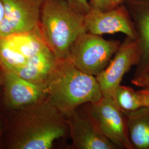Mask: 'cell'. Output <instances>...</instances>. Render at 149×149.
Instances as JSON below:
<instances>
[{"label": "cell", "instance_id": "obj_1", "mask_svg": "<svg viewBox=\"0 0 149 149\" xmlns=\"http://www.w3.org/2000/svg\"><path fill=\"white\" fill-rule=\"evenodd\" d=\"M12 112L8 149H52L56 140L69 135L66 117L47 99Z\"/></svg>", "mask_w": 149, "mask_h": 149}, {"label": "cell", "instance_id": "obj_2", "mask_svg": "<svg viewBox=\"0 0 149 149\" xmlns=\"http://www.w3.org/2000/svg\"><path fill=\"white\" fill-rule=\"evenodd\" d=\"M58 60L39 26L31 32L0 38V66L32 82L46 84Z\"/></svg>", "mask_w": 149, "mask_h": 149}, {"label": "cell", "instance_id": "obj_3", "mask_svg": "<svg viewBox=\"0 0 149 149\" xmlns=\"http://www.w3.org/2000/svg\"><path fill=\"white\" fill-rule=\"evenodd\" d=\"M46 85L47 100L65 117L103 96L96 77L83 72L68 59L58 60Z\"/></svg>", "mask_w": 149, "mask_h": 149}, {"label": "cell", "instance_id": "obj_4", "mask_svg": "<svg viewBox=\"0 0 149 149\" xmlns=\"http://www.w3.org/2000/svg\"><path fill=\"white\" fill-rule=\"evenodd\" d=\"M84 16L67 0H43L39 28L57 59H67L76 39L87 32Z\"/></svg>", "mask_w": 149, "mask_h": 149}, {"label": "cell", "instance_id": "obj_5", "mask_svg": "<svg viewBox=\"0 0 149 149\" xmlns=\"http://www.w3.org/2000/svg\"><path fill=\"white\" fill-rule=\"evenodd\" d=\"M120 44L85 32L72 44L67 59L83 72L96 77L106 68Z\"/></svg>", "mask_w": 149, "mask_h": 149}, {"label": "cell", "instance_id": "obj_6", "mask_svg": "<svg viewBox=\"0 0 149 149\" xmlns=\"http://www.w3.org/2000/svg\"><path fill=\"white\" fill-rule=\"evenodd\" d=\"M83 106L102 134L118 149H134L129 137L125 113L114 98L102 96L99 101Z\"/></svg>", "mask_w": 149, "mask_h": 149}, {"label": "cell", "instance_id": "obj_7", "mask_svg": "<svg viewBox=\"0 0 149 149\" xmlns=\"http://www.w3.org/2000/svg\"><path fill=\"white\" fill-rule=\"evenodd\" d=\"M141 55L138 39L127 37L106 68L96 76L103 96L114 98L124 74L133 66L138 65Z\"/></svg>", "mask_w": 149, "mask_h": 149}, {"label": "cell", "instance_id": "obj_8", "mask_svg": "<svg viewBox=\"0 0 149 149\" xmlns=\"http://www.w3.org/2000/svg\"><path fill=\"white\" fill-rule=\"evenodd\" d=\"M5 16L0 24V38L31 32L39 26L43 0H2Z\"/></svg>", "mask_w": 149, "mask_h": 149}, {"label": "cell", "instance_id": "obj_9", "mask_svg": "<svg viewBox=\"0 0 149 149\" xmlns=\"http://www.w3.org/2000/svg\"><path fill=\"white\" fill-rule=\"evenodd\" d=\"M66 119L72 149H118L102 134L84 106L76 108Z\"/></svg>", "mask_w": 149, "mask_h": 149}, {"label": "cell", "instance_id": "obj_10", "mask_svg": "<svg viewBox=\"0 0 149 149\" xmlns=\"http://www.w3.org/2000/svg\"><path fill=\"white\" fill-rule=\"evenodd\" d=\"M87 32L95 35L122 33L127 37L138 38L135 24L129 11L124 6L101 11L90 8L84 16Z\"/></svg>", "mask_w": 149, "mask_h": 149}, {"label": "cell", "instance_id": "obj_11", "mask_svg": "<svg viewBox=\"0 0 149 149\" xmlns=\"http://www.w3.org/2000/svg\"><path fill=\"white\" fill-rule=\"evenodd\" d=\"M2 88L4 104L11 111L31 106L47 98L46 84L32 82L4 70Z\"/></svg>", "mask_w": 149, "mask_h": 149}, {"label": "cell", "instance_id": "obj_12", "mask_svg": "<svg viewBox=\"0 0 149 149\" xmlns=\"http://www.w3.org/2000/svg\"><path fill=\"white\" fill-rule=\"evenodd\" d=\"M141 48V59L134 77L149 70V0H127Z\"/></svg>", "mask_w": 149, "mask_h": 149}, {"label": "cell", "instance_id": "obj_13", "mask_svg": "<svg viewBox=\"0 0 149 149\" xmlns=\"http://www.w3.org/2000/svg\"><path fill=\"white\" fill-rule=\"evenodd\" d=\"M125 113L129 137L134 149H149V108Z\"/></svg>", "mask_w": 149, "mask_h": 149}, {"label": "cell", "instance_id": "obj_14", "mask_svg": "<svg viewBox=\"0 0 149 149\" xmlns=\"http://www.w3.org/2000/svg\"><path fill=\"white\" fill-rule=\"evenodd\" d=\"M114 99L124 112L149 108V88L135 91L130 87L120 85L118 88Z\"/></svg>", "mask_w": 149, "mask_h": 149}, {"label": "cell", "instance_id": "obj_15", "mask_svg": "<svg viewBox=\"0 0 149 149\" xmlns=\"http://www.w3.org/2000/svg\"><path fill=\"white\" fill-rule=\"evenodd\" d=\"M124 1L126 0H90L88 2L91 8L106 11L122 5Z\"/></svg>", "mask_w": 149, "mask_h": 149}, {"label": "cell", "instance_id": "obj_16", "mask_svg": "<svg viewBox=\"0 0 149 149\" xmlns=\"http://www.w3.org/2000/svg\"><path fill=\"white\" fill-rule=\"evenodd\" d=\"M70 4L84 15L90 11L91 7L87 0H67Z\"/></svg>", "mask_w": 149, "mask_h": 149}, {"label": "cell", "instance_id": "obj_17", "mask_svg": "<svg viewBox=\"0 0 149 149\" xmlns=\"http://www.w3.org/2000/svg\"><path fill=\"white\" fill-rule=\"evenodd\" d=\"M132 83L138 87L149 88V70L139 76L134 77Z\"/></svg>", "mask_w": 149, "mask_h": 149}, {"label": "cell", "instance_id": "obj_18", "mask_svg": "<svg viewBox=\"0 0 149 149\" xmlns=\"http://www.w3.org/2000/svg\"><path fill=\"white\" fill-rule=\"evenodd\" d=\"M5 6L2 0H0V24L3 21L5 16Z\"/></svg>", "mask_w": 149, "mask_h": 149}, {"label": "cell", "instance_id": "obj_19", "mask_svg": "<svg viewBox=\"0 0 149 149\" xmlns=\"http://www.w3.org/2000/svg\"><path fill=\"white\" fill-rule=\"evenodd\" d=\"M3 129L2 128V125L0 123V148L2 146L3 143Z\"/></svg>", "mask_w": 149, "mask_h": 149}, {"label": "cell", "instance_id": "obj_20", "mask_svg": "<svg viewBox=\"0 0 149 149\" xmlns=\"http://www.w3.org/2000/svg\"><path fill=\"white\" fill-rule=\"evenodd\" d=\"M3 85V70L0 66V89L2 88Z\"/></svg>", "mask_w": 149, "mask_h": 149}]
</instances>
